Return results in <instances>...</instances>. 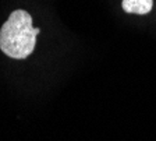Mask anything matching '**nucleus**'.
Here are the masks:
<instances>
[{"label": "nucleus", "instance_id": "nucleus-1", "mask_svg": "<svg viewBox=\"0 0 156 141\" xmlns=\"http://www.w3.org/2000/svg\"><path fill=\"white\" fill-rule=\"evenodd\" d=\"M39 28L32 27V17L25 10L10 14L0 30V49L11 59H27L35 49Z\"/></svg>", "mask_w": 156, "mask_h": 141}, {"label": "nucleus", "instance_id": "nucleus-2", "mask_svg": "<svg viewBox=\"0 0 156 141\" xmlns=\"http://www.w3.org/2000/svg\"><path fill=\"white\" fill-rule=\"evenodd\" d=\"M123 10L128 14L145 16L153 7V0H123L121 3Z\"/></svg>", "mask_w": 156, "mask_h": 141}]
</instances>
